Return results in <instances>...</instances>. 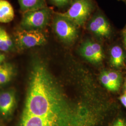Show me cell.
Returning <instances> with one entry per match:
<instances>
[{
    "label": "cell",
    "instance_id": "obj_1",
    "mask_svg": "<svg viewBox=\"0 0 126 126\" xmlns=\"http://www.w3.org/2000/svg\"><path fill=\"white\" fill-rule=\"evenodd\" d=\"M51 10L47 7L23 14L20 24V29L26 31H39L45 28L50 23Z\"/></svg>",
    "mask_w": 126,
    "mask_h": 126
},
{
    "label": "cell",
    "instance_id": "obj_2",
    "mask_svg": "<svg viewBox=\"0 0 126 126\" xmlns=\"http://www.w3.org/2000/svg\"><path fill=\"white\" fill-rule=\"evenodd\" d=\"M52 26L55 34L63 42L70 44L76 39L79 27L60 13L55 15Z\"/></svg>",
    "mask_w": 126,
    "mask_h": 126
},
{
    "label": "cell",
    "instance_id": "obj_3",
    "mask_svg": "<svg viewBox=\"0 0 126 126\" xmlns=\"http://www.w3.org/2000/svg\"><path fill=\"white\" fill-rule=\"evenodd\" d=\"M94 8L91 0H74L67 11L60 13L78 27H82L90 16Z\"/></svg>",
    "mask_w": 126,
    "mask_h": 126
},
{
    "label": "cell",
    "instance_id": "obj_4",
    "mask_svg": "<svg viewBox=\"0 0 126 126\" xmlns=\"http://www.w3.org/2000/svg\"><path fill=\"white\" fill-rule=\"evenodd\" d=\"M15 43L19 50H25L45 44L46 38L39 31H26L20 29L14 33Z\"/></svg>",
    "mask_w": 126,
    "mask_h": 126
},
{
    "label": "cell",
    "instance_id": "obj_5",
    "mask_svg": "<svg viewBox=\"0 0 126 126\" xmlns=\"http://www.w3.org/2000/svg\"><path fill=\"white\" fill-rule=\"evenodd\" d=\"M19 126H67L63 114L40 117L22 114Z\"/></svg>",
    "mask_w": 126,
    "mask_h": 126
},
{
    "label": "cell",
    "instance_id": "obj_6",
    "mask_svg": "<svg viewBox=\"0 0 126 126\" xmlns=\"http://www.w3.org/2000/svg\"><path fill=\"white\" fill-rule=\"evenodd\" d=\"M88 28L90 32L97 36L107 37L111 33V27L105 17L98 14L95 16L89 21Z\"/></svg>",
    "mask_w": 126,
    "mask_h": 126
},
{
    "label": "cell",
    "instance_id": "obj_7",
    "mask_svg": "<svg viewBox=\"0 0 126 126\" xmlns=\"http://www.w3.org/2000/svg\"><path fill=\"white\" fill-rule=\"evenodd\" d=\"M16 105L15 92L13 90L5 91L0 93V113L8 118L13 113Z\"/></svg>",
    "mask_w": 126,
    "mask_h": 126
},
{
    "label": "cell",
    "instance_id": "obj_8",
    "mask_svg": "<svg viewBox=\"0 0 126 126\" xmlns=\"http://www.w3.org/2000/svg\"><path fill=\"white\" fill-rule=\"evenodd\" d=\"M23 14L47 7L45 0H17Z\"/></svg>",
    "mask_w": 126,
    "mask_h": 126
},
{
    "label": "cell",
    "instance_id": "obj_9",
    "mask_svg": "<svg viewBox=\"0 0 126 126\" xmlns=\"http://www.w3.org/2000/svg\"><path fill=\"white\" fill-rule=\"evenodd\" d=\"M14 16V10L11 4L6 0H0V23H9Z\"/></svg>",
    "mask_w": 126,
    "mask_h": 126
},
{
    "label": "cell",
    "instance_id": "obj_10",
    "mask_svg": "<svg viewBox=\"0 0 126 126\" xmlns=\"http://www.w3.org/2000/svg\"><path fill=\"white\" fill-rule=\"evenodd\" d=\"M14 48L13 41L3 27H0V51L9 52Z\"/></svg>",
    "mask_w": 126,
    "mask_h": 126
},
{
    "label": "cell",
    "instance_id": "obj_11",
    "mask_svg": "<svg viewBox=\"0 0 126 126\" xmlns=\"http://www.w3.org/2000/svg\"><path fill=\"white\" fill-rule=\"evenodd\" d=\"M14 68L12 64L5 63L0 65V86L9 82L14 75Z\"/></svg>",
    "mask_w": 126,
    "mask_h": 126
},
{
    "label": "cell",
    "instance_id": "obj_12",
    "mask_svg": "<svg viewBox=\"0 0 126 126\" xmlns=\"http://www.w3.org/2000/svg\"><path fill=\"white\" fill-rule=\"evenodd\" d=\"M110 59L112 65L114 67H120L124 62V55L122 48L115 45L110 51Z\"/></svg>",
    "mask_w": 126,
    "mask_h": 126
},
{
    "label": "cell",
    "instance_id": "obj_13",
    "mask_svg": "<svg viewBox=\"0 0 126 126\" xmlns=\"http://www.w3.org/2000/svg\"><path fill=\"white\" fill-rule=\"evenodd\" d=\"M80 53L82 56L87 60L91 62L97 63L93 42L88 41L84 43L80 48Z\"/></svg>",
    "mask_w": 126,
    "mask_h": 126
},
{
    "label": "cell",
    "instance_id": "obj_14",
    "mask_svg": "<svg viewBox=\"0 0 126 126\" xmlns=\"http://www.w3.org/2000/svg\"><path fill=\"white\" fill-rule=\"evenodd\" d=\"M100 80L104 86L108 90L112 91H115L118 90L112 81L109 78L107 72H104L101 73L100 76Z\"/></svg>",
    "mask_w": 126,
    "mask_h": 126
},
{
    "label": "cell",
    "instance_id": "obj_15",
    "mask_svg": "<svg viewBox=\"0 0 126 126\" xmlns=\"http://www.w3.org/2000/svg\"><path fill=\"white\" fill-rule=\"evenodd\" d=\"M107 72L110 79L112 81L114 85L119 89L121 83V79L120 74L118 73L113 71H110Z\"/></svg>",
    "mask_w": 126,
    "mask_h": 126
},
{
    "label": "cell",
    "instance_id": "obj_16",
    "mask_svg": "<svg viewBox=\"0 0 126 126\" xmlns=\"http://www.w3.org/2000/svg\"><path fill=\"white\" fill-rule=\"evenodd\" d=\"M112 126H126V120L123 118H118L113 122Z\"/></svg>",
    "mask_w": 126,
    "mask_h": 126
},
{
    "label": "cell",
    "instance_id": "obj_17",
    "mask_svg": "<svg viewBox=\"0 0 126 126\" xmlns=\"http://www.w3.org/2000/svg\"><path fill=\"white\" fill-rule=\"evenodd\" d=\"M56 6L59 7H62L69 3L70 0H51Z\"/></svg>",
    "mask_w": 126,
    "mask_h": 126
},
{
    "label": "cell",
    "instance_id": "obj_18",
    "mask_svg": "<svg viewBox=\"0 0 126 126\" xmlns=\"http://www.w3.org/2000/svg\"><path fill=\"white\" fill-rule=\"evenodd\" d=\"M120 100L122 104L126 108V94L122 95L120 97Z\"/></svg>",
    "mask_w": 126,
    "mask_h": 126
},
{
    "label": "cell",
    "instance_id": "obj_19",
    "mask_svg": "<svg viewBox=\"0 0 126 126\" xmlns=\"http://www.w3.org/2000/svg\"><path fill=\"white\" fill-rule=\"evenodd\" d=\"M122 37H123V41L124 45L126 48V29H125L123 33H122Z\"/></svg>",
    "mask_w": 126,
    "mask_h": 126
},
{
    "label": "cell",
    "instance_id": "obj_20",
    "mask_svg": "<svg viewBox=\"0 0 126 126\" xmlns=\"http://www.w3.org/2000/svg\"><path fill=\"white\" fill-rule=\"evenodd\" d=\"M5 59V57L0 58V65L1 64V63H2V62Z\"/></svg>",
    "mask_w": 126,
    "mask_h": 126
},
{
    "label": "cell",
    "instance_id": "obj_21",
    "mask_svg": "<svg viewBox=\"0 0 126 126\" xmlns=\"http://www.w3.org/2000/svg\"><path fill=\"white\" fill-rule=\"evenodd\" d=\"M3 57H5L4 55L2 54V53H1L0 52V58H3Z\"/></svg>",
    "mask_w": 126,
    "mask_h": 126
},
{
    "label": "cell",
    "instance_id": "obj_22",
    "mask_svg": "<svg viewBox=\"0 0 126 126\" xmlns=\"http://www.w3.org/2000/svg\"><path fill=\"white\" fill-rule=\"evenodd\" d=\"M125 92H126V82H125Z\"/></svg>",
    "mask_w": 126,
    "mask_h": 126
},
{
    "label": "cell",
    "instance_id": "obj_23",
    "mask_svg": "<svg viewBox=\"0 0 126 126\" xmlns=\"http://www.w3.org/2000/svg\"></svg>",
    "mask_w": 126,
    "mask_h": 126
}]
</instances>
